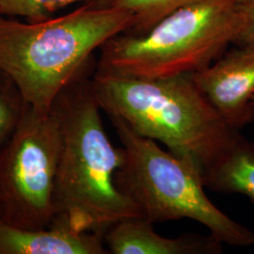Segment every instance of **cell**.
<instances>
[{
    "mask_svg": "<svg viewBox=\"0 0 254 254\" xmlns=\"http://www.w3.org/2000/svg\"><path fill=\"white\" fill-rule=\"evenodd\" d=\"M92 68L91 59L52 104L62 129L54 220L104 236L114 224L141 214L116 186L124 152L112 145L105 131L91 86Z\"/></svg>",
    "mask_w": 254,
    "mask_h": 254,
    "instance_id": "obj_1",
    "label": "cell"
},
{
    "mask_svg": "<svg viewBox=\"0 0 254 254\" xmlns=\"http://www.w3.org/2000/svg\"><path fill=\"white\" fill-rule=\"evenodd\" d=\"M27 104L12 77L0 69V150L17 129Z\"/></svg>",
    "mask_w": 254,
    "mask_h": 254,
    "instance_id": "obj_12",
    "label": "cell"
},
{
    "mask_svg": "<svg viewBox=\"0 0 254 254\" xmlns=\"http://www.w3.org/2000/svg\"><path fill=\"white\" fill-rule=\"evenodd\" d=\"M91 86L109 117L160 141L200 177L242 136L201 92L192 73L146 78L95 68Z\"/></svg>",
    "mask_w": 254,
    "mask_h": 254,
    "instance_id": "obj_2",
    "label": "cell"
},
{
    "mask_svg": "<svg viewBox=\"0 0 254 254\" xmlns=\"http://www.w3.org/2000/svg\"><path fill=\"white\" fill-rule=\"evenodd\" d=\"M202 0H113L110 5L126 9L135 18L131 33H142L170 13Z\"/></svg>",
    "mask_w": 254,
    "mask_h": 254,
    "instance_id": "obj_11",
    "label": "cell"
},
{
    "mask_svg": "<svg viewBox=\"0 0 254 254\" xmlns=\"http://www.w3.org/2000/svg\"><path fill=\"white\" fill-rule=\"evenodd\" d=\"M134 22L126 9L97 2L27 23L0 15V69L12 77L29 106L47 111L93 52Z\"/></svg>",
    "mask_w": 254,
    "mask_h": 254,
    "instance_id": "obj_3",
    "label": "cell"
},
{
    "mask_svg": "<svg viewBox=\"0 0 254 254\" xmlns=\"http://www.w3.org/2000/svg\"><path fill=\"white\" fill-rule=\"evenodd\" d=\"M104 236L54 220L44 229L18 227L0 218V254H106Z\"/></svg>",
    "mask_w": 254,
    "mask_h": 254,
    "instance_id": "obj_8",
    "label": "cell"
},
{
    "mask_svg": "<svg viewBox=\"0 0 254 254\" xmlns=\"http://www.w3.org/2000/svg\"><path fill=\"white\" fill-rule=\"evenodd\" d=\"M204 188L241 194L254 202V142L241 136L200 176Z\"/></svg>",
    "mask_w": 254,
    "mask_h": 254,
    "instance_id": "obj_10",
    "label": "cell"
},
{
    "mask_svg": "<svg viewBox=\"0 0 254 254\" xmlns=\"http://www.w3.org/2000/svg\"><path fill=\"white\" fill-rule=\"evenodd\" d=\"M113 254H219L222 243L211 235H185L169 238L155 233L154 224L142 218L120 221L104 235Z\"/></svg>",
    "mask_w": 254,
    "mask_h": 254,
    "instance_id": "obj_9",
    "label": "cell"
},
{
    "mask_svg": "<svg viewBox=\"0 0 254 254\" xmlns=\"http://www.w3.org/2000/svg\"><path fill=\"white\" fill-rule=\"evenodd\" d=\"M62 129L52 108L27 104L17 129L0 150V218L9 224L44 229L53 224Z\"/></svg>",
    "mask_w": 254,
    "mask_h": 254,
    "instance_id": "obj_6",
    "label": "cell"
},
{
    "mask_svg": "<svg viewBox=\"0 0 254 254\" xmlns=\"http://www.w3.org/2000/svg\"><path fill=\"white\" fill-rule=\"evenodd\" d=\"M252 102H253V104L254 105V95L253 96V98H252Z\"/></svg>",
    "mask_w": 254,
    "mask_h": 254,
    "instance_id": "obj_16",
    "label": "cell"
},
{
    "mask_svg": "<svg viewBox=\"0 0 254 254\" xmlns=\"http://www.w3.org/2000/svg\"><path fill=\"white\" fill-rule=\"evenodd\" d=\"M236 2H237V3H241V2H243L244 0H235Z\"/></svg>",
    "mask_w": 254,
    "mask_h": 254,
    "instance_id": "obj_15",
    "label": "cell"
},
{
    "mask_svg": "<svg viewBox=\"0 0 254 254\" xmlns=\"http://www.w3.org/2000/svg\"><path fill=\"white\" fill-rule=\"evenodd\" d=\"M123 144L124 160L116 186L154 223L190 218L208 229L222 244L254 245V232L228 217L209 200L199 173L154 139L139 135L117 117H109Z\"/></svg>",
    "mask_w": 254,
    "mask_h": 254,
    "instance_id": "obj_5",
    "label": "cell"
},
{
    "mask_svg": "<svg viewBox=\"0 0 254 254\" xmlns=\"http://www.w3.org/2000/svg\"><path fill=\"white\" fill-rule=\"evenodd\" d=\"M241 21L235 0H202L173 11L142 33L112 37L101 46L95 68L146 78L196 73L235 45Z\"/></svg>",
    "mask_w": 254,
    "mask_h": 254,
    "instance_id": "obj_4",
    "label": "cell"
},
{
    "mask_svg": "<svg viewBox=\"0 0 254 254\" xmlns=\"http://www.w3.org/2000/svg\"><path fill=\"white\" fill-rule=\"evenodd\" d=\"M236 46L192 76L221 116L240 130L254 121V44Z\"/></svg>",
    "mask_w": 254,
    "mask_h": 254,
    "instance_id": "obj_7",
    "label": "cell"
},
{
    "mask_svg": "<svg viewBox=\"0 0 254 254\" xmlns=\"http://www.w3.org/2000/svg\"><path fill=\"white\" fill-rule=\"evenodd\" d=\"M239 5L242 21L235 45L254 44V0H244Z\"/></svg>",
    "mask_w": 254,
    "mask_h": 254,
    "instance_id": "obj_14",
    "label": "cell"
},
{
    "mask_svg": "<svg viewBox=\"0 0 254 254\" xmlns=\"http://www.w3.org/2000/svg\"><path fill=\"white\" fill-rule=\"evenodd\" d=\"M113 0H0V15L20 16L27 21L51 17L60 9L78 2L110 4Z\"/></svg>",
    "mask_w": 254,
    "mask_h": 254,
    "instance_id": "obj_13",
    "label": "cell"
}]
</instances>
